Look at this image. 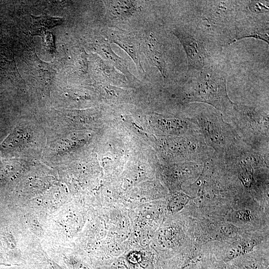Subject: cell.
Returning a JSON list of instances; mask_svg holds the SVG:
<instances>
[{
	"label": "cell",
	"instance_id": "6da1fadb",
	"mask_svg": "<svg viewBox=\"0 0 269 269\" xmlns=\"http://www.w3.org/2000/svg\"><path fill=\"white\" fill-rule=\"evenodd\" d=\"M226 79V73L218 68L204 67L187 85L185 101L206 103L230 116L234 103L228 96Z\"/></svg>",
	"mask_w": 269,
	"mask_h": 269
},
{
	"label": "cell",
	"instance_id": "7a4b0ae2",
	"mask_svg": "<svg viewBox=\"0 0 269 269\" xmlns=\"http://www.w3.org/2000/svg\"><path fill=\"white\" fill-rule=\"evenodd\" d=\"M206 144L222 156L242 141L232 125L224 121L222 114L205 109L190 116Z\"/></svg>",
	"mask_w": 269,
	"mask_h": 269
},
{
	"label": "cell",
	"instance_id": "3957f363",
	"mask_svg": "<svg viewBox=\"0 0 269 269\" xmlns=\"http://www.w3.org/2000/svg\"><path fill=\"white\" fill-rule=\"evenodd\" d=\"M230 116L244 143L256 150L269 152L268 115L256 108L234 104Z\"/></svg>",
	"mask_w": 269,
	"mask_h": 269
},
{
	"label": "cell",
	"instance_id": "277c9868",
	"mask_svg": "<svg viewBox=\"0 0 269 269\" xmlns=\"http://www.w3.org/2000/svg\"><path fill=\"white\" fill-rule=\"evenodd\" d=\"M182 44L186 54L189 70L200 71L207 61V54L203 43L190 34L178 29L172 31Z\"/></svg>",
	"mask_w": 269,
	"mask_h": 269
},
{
	"label": "cell",
	"instance_id": "5b68a950",
	"mask_svg": "<svg viewBox=\"0 0 269 269\" xmlns=\"http://www.w3.org/2000/svg\"><path fill=\"white\" fill-rule=\"evenodd\" d=\"M107 39L119 46L132 58L137 69L142 72L144 70L141 64L139 43L130 34L122 30L109 29L106 32Z\"/></svg>",
	"mask_w": 269,
	"mask_h": 269
},
{
	"label": "cell",
	"instance_id": "8992f818",
	"mask_svg": "<svg viewBox=\"0 0 269 269\" xmlns=\"http://www.w3.org/2000/svg\"><path fill=\"white\" fill-rule=\"evenodd\" d=\"M140 47L150 64L159 71L163 78H166V63L164 51L152 33L146 36Z\"/></svg>",
	"mask_w": 269,
	"mask_h": 269
},
{
	"label": "cell",
	"instance_id": "52a82bcc",
	"mask_svg": "<svg viewBox=\"0 0 269 269\" xmlns=\"http://www.w3.org/2000/svg\"><path fill=\"white\" fill-rule=\"evenodd\" d=\"M106 14L112 19L125 20L131 18L139 9L136 1L105 0Z\"/></svg>",
	"mask_w": 269,
	"mask_h": 269
},
{
	"label": "cell",
	"instance_id": "ba28073f",
	"mask_svg": "<svg viewBox=\"0 0 269 269\" xmlns=\"http://www.w3.org/2000/svg\"><path fill=\"white\" fill-rule=\"evenodd\" d=\"M96 49L104 60L112 64L128 80H137L130 71L127 61L115 53L111 46L110 42L107 39L103 43L97 44Z\"/></svg>",
	"mask_w": 269,
	"mask_h": 269
},
{
	"label": "cell",
	"instance_id": "9c48e42d",
	"mask_svg": "<svg viewBox=\"0 0 269 269\" xmlns=\"http://www.w3.org/2000/svg\"><path fill=\"white\" fill-rule=\"evenodd\" d=\"M97 61L99 74L106 81L114 84H125L127 82L126 77L110 62L99 57Z\"/></svg>",
	"mask_w": 269,
	"mask_h": 269
},
{
	"label": "cell",
	"instance_id": "30bf717a",
	"mask_svg": "<svg viewBox=\"0 0 269 269\" xmlns=\"http://www.w3.org/2000/svg\"><path fill=\"white\" fill-rule=\"evenodd\" d=\"M256 241L251 240L237 243L231 245L226 252L227 258L232 260L251 251L256 245Z\"/></svg>",
	"mask_w": 269,
	"mask_h": 269
},
{
	"label": "cell",
	"instance_id": "8fae6325",
	"mask_svg": "<svg viewBox=\"0 0 269 269\" xmlns=\"http://www.w3.org/2000/svg\"><path fill=\"white\" fill-rule=\"evenodd\" d=\"M190 198L187 195L178 193L171 200L168 205V208L172 212L178 211L188 203Z\"/></svg>",
	"mask_w": 269,
	"mask_h": 269
},
{
	"label": "cell",
	"instance_id": "7c38bea8",
	"mask_svg": "<svg viewBox=\"0 0 269 269\" xmlns=\"http://www.w3.org/2000/svg\"><path fill=\"white\" fill-rule=\"evenodd\" d=\"M33 20L35 24L49 28L59 24L62 21V19L59 18L43 15L38 17L33 16Z\"/></svg>",
	"mask_w": 269,
	"mask_h": 269
},
{
	"label": "cell",
	"instance_id": "4fadbf2b",
	"mask_svg": "<svg viewBox=\"0 0 269 269\" xmlns=\"http://www.w3.org/2000/svg\"><path fill=\"white\" fill-rule=\"evenodd\" d=\"M130 265L128 261L124 258H121L114 262L112 269H129Z\"/></svg>",
	"mask_w": 269,
	"mask_h": 269
},
{
	"label": "cell",
	"instance_id": "5bb4252c",
	"mask_svg": "<svg viewBox=\"0 0 269 269\" xmlns=\"http://www.w3.org/2000/svg\"><path fill=\"white\" fill-rule=\"evenodd\" d=\"M141 260V255L136 252L130 253L128 256V261L133 264L138 263Z\"/></svg>",
	"mask_w": 269,
	"mask_h": 269
},
{
	"label": "cell",
	"instance_id": "9a60e30c",
	"mask_svg": "<svg viewBox=\"0 0 269 269\" xmlns=\"http://www.w3.org/2000/svg\"><path fill=\"white\" fill-rule=\"evenodd\" d=\"M252 9L257 10L259 12L264 11L265 9H267V7L265 6H263L262 4H261L260 3H254V5L252 6Z\"/></svg>",
	"mask_w": 269,
	"mask_h": 269
},
{
	"label": "cell",
	"instance_id": "2e32d148",
	"mask_svg": "<svg viewBox=\"0 0 269 269\" xmlns=\"http://www.w3.org/2000/svg\"><path fill=\"white\" fill-rule=\"evenodd\" d=\"M217 269H226V268L225 266L222 265V266H220L218 267L217 268Z\"/></svg>",
	"mask_w": 269,
	"mask_h": 269
},
{
	"label": "cell",
	"instance_id": "e0dca14e",
	"mask_svg": "<svg viewBox=\"0 0 269 269\" xmlns=\"http://www.w3.org/2000/svg\"><path fill=\"white\" fill-rule=\"evenodd\" d=\"M80 269H89L86 266H83V265H81V266H80Z\"/></svg>",
	"mask_w": 269,
	"mask_h": 269
}]
</instances>
